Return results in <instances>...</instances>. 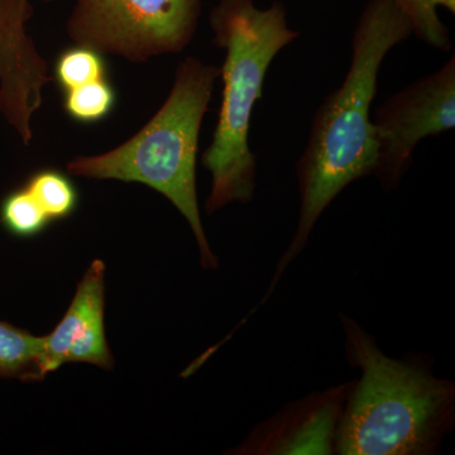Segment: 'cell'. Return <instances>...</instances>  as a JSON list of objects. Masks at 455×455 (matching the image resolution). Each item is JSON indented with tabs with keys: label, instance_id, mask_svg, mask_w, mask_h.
<instances>
[{
	"label": "cell",
	"instance_id": "obj_7",
	"mask_svg": "<svg viewBox=\"0 0 455 455\" xmlns=\"http://www.w3.org/2000/svg\"><path fill=\"white\" fill-rule=\"evenodd\" d=\"M29 0H0V114L29 146L32 118L44 104V89L52 82L49 62L36 47L27 23Z\"/></svg>",
	"mask_w": 455,
	"mask_h": 455
},
{
	"label": "cell",
	"instance_id": "obj_9",
	"mask_svg": "<svg viewBox=\"0 0 455 455\" xmlns=\"http://www.w3.org/2000/svg\"><path fill=\"white\" fill-rule=\"evenodd\" d=\"M106 265L92 260L70 307L52 333L44 337V376L65 363H89L110 371L114 358L106 337Z\"/></svg>",
	"mask_w": 455,
	"mask_h": 455
},
{
	"label": "cell",
	"instance_id": "obj_4",
	"mask_svg": "<svg viewBox=\"0 0 455 455\" xmlns=\"http://www.w3.org/2000/svg\"><path fill=\"white\" fill-rule=\"evenodd\" d=\"M220 68L188 56L180 62L170 95L127 142L95 156H79L66 169L92 180L140 182L166 196L196 235L204 268L220 266L204 232L196 193L200 128Z\"/></svg>",
	"mask_w": 455,
	"mask_h": 455
},
{
	"label": "cell",
	"instance_id": "obj_15",
	"mask_svg": "<svg viewBox=\"0 0 455 455\" xmlns=\"http://www.w3.org/2000/svg\"><path fill=\"white\" fill-rule=\"evenodd\" d=\"M411 20L412 35L434 49H451V35L439 17V8L455 13V0H394Z\"/></svg>",
	"mask_w": 455,
	"mask_h": 455
},
{
	"label": "cell",
	"instance_id": "obj_12",
	"mask_svg": "<svg viewBox=\"0 0 455 455\" xmlns=\"http://www.w3.org/2000/svg\"><path fill=\"white\" fill-rule=\"evenodd\" d=\"M116 106V88L108 77L62 92L65 113L80 124H97L106 121Z\"/></svg>",
	"mask_w": 455,
	"mask_h": 455
},
{
	"label": "cell",
	"instance_id": "obj_11",
	"mask_svg": "<svg viewBox=\"0 0 455 455\" xmlns=\"http://www.w3.org/2000/svg\"><path fill=\"white\" fill-rule=\"evenodd\" d=\"M25 187L47 217L62 220L71 217L79 204V193L70 178L56 169H42L32 173Z\"/></svg>",
	"mask_w": 455,
	"mask_h": 455
},
{
	"label": "cell",
	"instance_id": "obj_3",
	"mask_svg": "<svg viewBox=\"0 0 455 455\" xmlns=\"http://www.w3.org/2000/svg\"><path fill=\"white\" fill-rule=\"evenodd\" d=\"M209 22L212 44L226 50L220 68L221 106L212 145L202 155L212 173L208 214L233 203L252 202L256 191V156L250 148L253 108L262 97L263 83L275 57L300 36L287 25L283 3L257 8L253 0H220Z\"/></svg>",
	"mask_w": 455,
	"mask_h": 455
},
{
	"label": "cell",
	"instance_id": "obj_2",
	"mask_svg": "<svg viewBox=\"0 0 455 455\" xmlns=\"http://www.w3.org/2000/svg\"><path fill=\"white\" fill-rule=\"evenodd\" d=\"M352 381L335 454L433 455L454 429L455 383L434 376L420 359L388 357L353 317L339 314Z\"/></svg>",
	"mask_w": 455,
	"mask_h": 455
},
{
	"label": "cell",
	"instance_id": "obj_10",
	"mask_svg": "<svg viewBox=\"0 0 455 455\" xmlns=\"http://www.w3.org/2000/svg\"><path fill=\"white\" fill-rule=\"evenodd\" d=\"M44 337L0 322V377L20 381H41Z\"/></svg>",
	"mask_w": 455,
	"mask_h": 455
},
{
	"label": "cell",
	"instance_id": "obj_6",
	"mask_svg": "<svg viewBox=\"0 0 455 455\" xmlns=\"http://www.w3.org/2000/svg\"><path fill=\"white\" fill-rule=\"evenodd\" d=\"M379 160L373 175L386 191L400 187L420 140L455 127V56L392 95L374 114Z\"/></svg>",
	"mask_w": 455,
	"mask_h": 455
},
{
	"label": "cell",
	"instance_id": "obj_8",
	"mask_svg": "<svg viewBox=\"0 0 455 455\" xmlns=\"http://www.w3.org/2000/svg\"><path fill=\"white\" fill-rule=\"evenodd\" d=\"M352 382L315 391L293 401L257 425L242 444L229 451L238 455L335 454L338 427Z\"/></svg>",
	"mask_w": 455,
	"mask_h": 455
},
{
	"label": "cell",
	"instance_id": "obj_14",
	"mask_svg": "<svg viewBox=\"0 0 455 455\" xmlns=\"http://www.w3.org/2000/svg\"><path fill=\"white\" fill-rule=\"evenodd\" d=\"M50 223V218L25 185L11 191L0 203V224L18 238L38 235Z\"/></svg>",
	"mask_w": 455,
	"mask_h": 455
},
{
	"label": "cell",
	"instance_id": "obj_5",
	"mask_svg": "<svg viewBox=\"0 0 455 455\" xmlns=\"http://www.w3.org/2000/svg\"><path fill=\"white\" fill-rule=\"evenodd\" d=\"M200 16L202 0H77L66 32L76 44L143 64L187 49Z\"/></svg>",
	"mask_w": 455,
	"mask_h": 455
},
{
	"label": "cell",
	"instance_id": "obj_13",
	"mask_svg": "<svg viewBox=\"0 0 455 455\" xmlns=\"http://www.w3.org/2000/svg\"><path fill=\"white\" fill-rule=\"evenodd\" d=\"M108 77L103 53L92 47H70L60 52L53 65V77L61 92Z\"/></svg>",
	"mask_w": 455,
	"mask_h": 455
},
{
	"label": "cell",
	"instance_id": "obj_1",
	"mask_svg": "<svg viewBox=\"0 0 455 455\" xmlns=\"http://www.w3.org/2000/svg\"><path fill=\"white\" fill-rule=\"evenodd\" d=\"M411 20L394 0H370L353 33L352 62L343 84L314 116L309 140L296 164L300 212L291 242L260 305L267 302L283 272L300 256L325 209L348 185L373 175L379 160L371 107L383 60L412 36Z\"/></svg>",
	"mask_w": 455,
	"mask_h": 455
}]
</instances>
